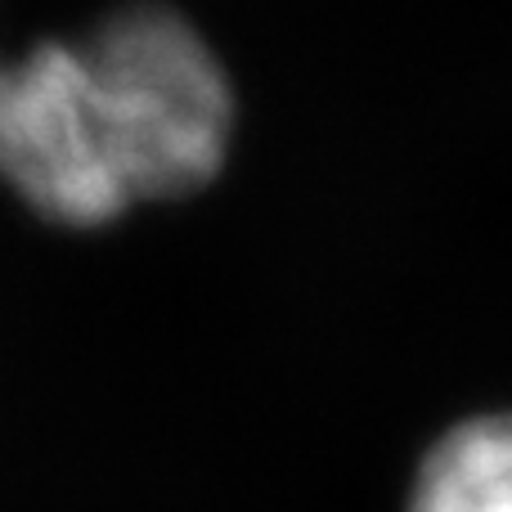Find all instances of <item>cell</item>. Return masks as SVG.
I'll return each mask as SVG.
<instances>
[{"label":"cell","mask_w":512,"mask_h":512,"mask_svg":"<svg viewBox=\"0 0 512 512\" xmlns=\"http://www.w3.org/2000/svg\"><path fill=\"white\" fill-rule=\"evenodd\" d=\"M405 512H512V409L445 427L418 459Z\"/></svg>","instance_id":"cell-3"},{"label":"cell","mask_w":512,"mask_h":512,"mask_svg":"<svg viewBox=\"0 0 512 512\" xmlns=\"http://www.w3.org/2000/svg\"><path fill=\"white\" fill-rule=\"evenodd\" d=\"M117 180L135 203L207 189L234 149V86L207 36L167 5L113 9L81 36Z\"/></svg>","instance_id":"cell-1"},{"label":"cell","mask_w":512,"mask_h":512,"mask_svg":"<svg viewBox=\"0 0 512 512\" xmlns=\"http://www.w3.org/2000/svg\"><path fill=\"white\" fill-rule=\"evenodd\" d=\"M0 72H5V59H0Z\"/></svg>","instance_id":"cell-4"},{"label":"cell","mask_w":512,"mask_h":512,"mask_svg":"<svg viewBox=\"0 0 512 512\" xmlns=\"http://www.w3.org/2000/svg\"><path fill=\"white\" fill-rule=\"evenodd\" d=\"M0 180L45 221L99 230L131 212L81 41H41L0 72Z\"/></svg>","instance_id":"cell-2"}]
</instances>
